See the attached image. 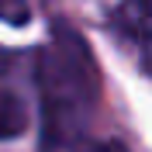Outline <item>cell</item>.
<instances>
[{"label":"cell","instance_id":"7a4b0ae2","mask_svg":"<svg viewBox=\"0 0 152 152\" xmlns=\"http://www.w3.org/2000/svg\"><path fill=\"white\" fill-rule=\"evenodd\" d=\"M124 28L138 38H152V0H132Z\"/></svg>","mask_w":152,"mask_h":152},{"label":"cell","instance_id":"277c9868","mask_svg":"<svg viewBox=\"0 0 152 152\" xmlns=\"http://www.w3.org/2000/svg\"><path fill=\"white\" fill-rule=\"evenodd\" d=\"M94 152H124V149H121L118 142H104V145H97Z\"/></svg>","mask_w":152,"mask_h":152},{"label":"cell","instance_id":"3957f363","mask_svg":"<svg viewBox=\"0 0 152 152\" xmlns=\"http://www.w3.org/2000/svg\"><path fill=\"white\" fill-rule=\"evenodd\" d=\"M0 18L10 21V24H24V21H28L24 0H0Z\"/></svg>","mask_w":152,"mask_h":152},{"label":"cell","instance_id":"6da1fadb","mask_svg":"<svg viewBox=\"0 0 152 152\" xmlns=\"http://www.w3.org/2000/svg\"><path fill=\"white\" fill-rule=\"evenodd\" d=\"M28 128V111L18 97L0 86V138H14Z\"/></svg>","mask_w":152,"mask_h":152},{"label":"cell","instance_id":"5b68a950","mask_svg":"<svg viewBox=\"0 0 152 152\" xmlns=\"http://www.w3.org/2000/svg\"><path fill=\"white\" fill-rule=\"evenodd\" d=\"M149 69H152V66H149Z\"/></svg>","mask_w":152,"mask_h":152}]
</instances>
